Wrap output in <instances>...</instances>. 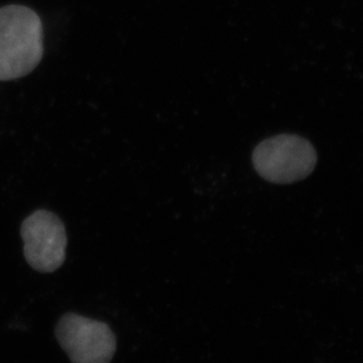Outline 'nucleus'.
Listing matches in <instances>:
<instances>
[{
  "instance_id": "7ed1b4c3",
  "label": "nucleus",
  "mask_w": 363,
  "mask_h": 363,
  "mask_svg": "<svg viewBox=\"0 0 363 363\" xmlns=\"http://www.w3.org/2000/svg\"><path fill=\"white\" fill-rule=\"evenodd\" d=\"M24 256L32 269L43 274L56 272L67 257V236L60 217L39 209L25 218L21 228Z\"/></svg>"
},
{
  "instance_id": "20e7f679",
  "label": "nucleus",
  "mask_w": 363,
  "mask_h": 363,
  "mask_svg": "<svg viewBox=\"0 0 363 363\" xmlns=\"http://www.w3.org/2000/svg\"><path fill=\"white\" fill-rule=\"evenodd\" d=\"M56 337L72 363H110L116 336L106 323L67 313L56 325Z\"/></svg>"
},
{
  "instance_id": "f257e3e1",
  "label": "nucleus",
  "mask_w": 363,
  "mask_h": 363,
  "mask_svg": "<svg viewBox=\"0 0 363 363\" xmlns=\"http://www.w3.org/2000/svg\"><path fill=\"white\" fill-rule=\"evenodd\" d=\"M43 23L24 5L0 7V82L31 74L44 53Z\"/></svg>"
},
{
  "instance_id": "f03ea898",
  "label": "nucleus",
  "mask_w": 363,
  "mask_h": 363,
  "mask_svg": "<svg viewBox=\"0 0 363 363\" xmlns=\"http://www.w3.org/2000/svg\"><path fill=\"white\" fill-rule=\"evenodd\" d=\"M318 161L308 140L279 135L263 140L252 154L254 168L261 177L277 184H289L307 177Z\"/></svg>"
}]
</instances>
